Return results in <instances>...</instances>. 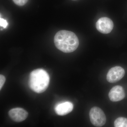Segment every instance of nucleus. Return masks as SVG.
Wrapping results in <instances>:
<instances>
[{"label":"nucleus","instance_id":"12","mask_svg":"<svg viewBox=\"0 0 127 127\" xmlns=\"http://www.w3.org/2000/svg\"><path fill=\"white\" fill-rule=\"evenodd\" d=\"M7 25H8V23H7V21L4 20V19L1 18L0 19V26L5 28L7 27Z\"/></svg>","mask_w":127,"mask_h":127},{"label":"nucleus","instance_id":"4","mask_svg":"<svg viewBox=\"0 0 127 127\" xmlns=\"http://www.w3.org/2000/svg\"><path fill=\"white\" fill-rule=\"evenodd\" d=\"M125 71L120 66H116L111 68L107 75V80L110 83H114L120 81L124 76Z\"/></svg>","mask_w":127,"mask_h":127},{"label":"nucleus","instance_id":"7","mask_svg":"<svg viewBox=\"0 0 127 127\" xmlns=\"http://www.w3.org/2000/svg\"><path fill=\"white\" fill-rule=\"evenodd\" d=\"M108 96L109 99L112 101H119L125 98V91L121 86H115L110 90Z\"/></svg>","mask_w":127,"mask_h":127},{"label":"nucleus","instance_id":"1","mask_svg":"<svg viewBox=\"0 0 127 127\" xmlns=\"http://www.w3.org/2000/svg\"><path fill=\"white\" fill-rule=\"evenodd\" d=\"M55 45L58 49L66 53L73 52L79 45L78 38L71 31L62 30L58 32L54 38Z\"/></svg>","mask_w":127,"mask_h":127},{"label":"nucleus","instance_id":"10","mask_svg":"<svg viewBox=\"0 0 127 127\" xmlns=\"http://www.w3.org/2000/svg\"><path fill=\"white\" fill-rule=\"evenodd\" d=\"M14 3L19 6H23L27 2L28 0H12Z\"/></svg>","mask_w":127,"mask_h":127},{"label":"nucleus","instance_id":"3","mask_svg":"<svg viewBox=\"0 0 127 127\" xmlns=\"http://www.w3.org/2000/svg\"><path fill=\"white\" fill-rule=\"evenodd\" d=\"M89 117L92 123L96 127H102L106 122L104 112L100 108L93 107L89 112Z\"/></svg>","mask_w":127,"mask_h":127},{"label":"nucleus","instance_id":"11","mask_svg":"<svg viewBox=\"0 0 127 127\" xmlns=\"http://www.w3.org/2000/svg\"><path fill=\"white\" fill-rule=\"evenodd\" d=\"M6 78L4 76L0 75V90H1L5 81Z\"/></svg>","mask_w":127,"mask_h":127},{"label":"nucleus","instance_id":"6","mask_svg":"<svg viewBox=\"0 0 127 127\" xmlns=\"http://www.w3.org/2000/svg\"><path fill=\"white\" fill-rule=\"evenodd\" d=\"M28 113L23 108H16L11 109L9 112V117L16 122H20L27 118Z\"/></svg>","mask_w":127,"mask_h":127},{"label":"nucleus","instance_id":"5","mask_svg":"<svg viewBox=\"0 0 127 127\" xmlns=\"http://www.w3.org/2000/svg\"><path fill=\"white\" fill-rule=\"evenodd\" d=\"M113 27L112 21L108 17L100 18L96 23L97 30L102 34H107L110 33L113 29Z\"/></svg>","mask_w":127,"mask_h":127},{"label":"nucleus","instance_id":"9","mask_svg":"<svg viewBox=\"0 0 127 127\" xmlns=\"http://www.w3.org/2000/svg\"><path fill=\"white\" fill-rule=\"evenodd\" d=\"M115 127H127V118L122 117L118 118L114 123Z\"/></svg>","mask_w":127,"mask_h":127},{"label":"nucleus","instance_id":"8","mask_svg":"<svg viewBox=\"0 0 127 127\" xmlns=\"http://www.w3.org/2000/svg\"><path fill=\"white\" fill-rule=\"evenodd\" d=\"M73 104L70 102H65L57 105L55 107L56 113L59 116H63L70 113L73 109Z\"/></svg>","mask_w":127,"mask_h":127},{"label":"nucleus","instance_id":"2","mask_svg":"<svg viewBox=\"0 0 127 127\" xmlns=\"http://www.w3.org/2000/svg\"><path fill=\"white\" fill-rule=\"evenodd\" d=\"M50 81L49 75L45 70L41 68L36 69L30 74L29 86L35 92L42 93L47 89Z\"/></svg>","mask_w":127,"mask_h":127}]
</instances>
